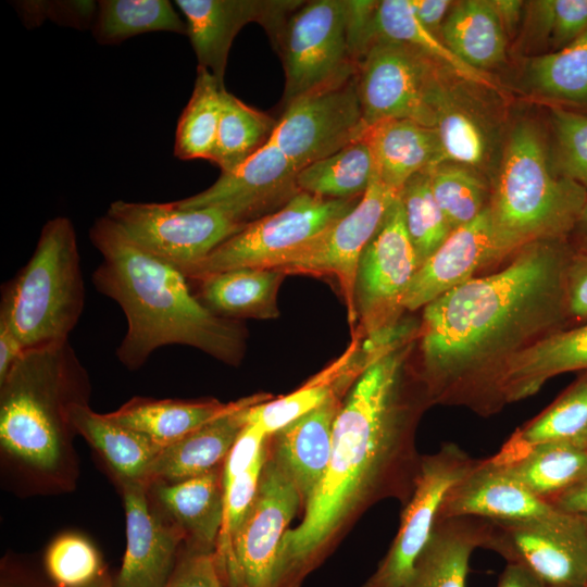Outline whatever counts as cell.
I'll return each instance as SVG.
<instances>
[{
  "label": "cell",
  "instance_id": "1",
  "mask_svg": "<svg viewBox=\"0 0 587 587\" xmlns=\"http://www.w3.org/2000/svg\"><path fill=\"white\" fill-rule=\"evenodd\" d=\"M569 240H539L496 272L477 276L423 308L419 379L427 403L499 411L496 380L515 354L567 328Z\"/></svg>",
  "mask_w": 587,
  "mask_h": 587
},
{
  "label": "cell",
  "instance_id": "2",
  "mask_svg": "<svg viewBox=\"0 0 587 587\" xmlns=\"http://www.w3.org/2000/svg\"><path fill=\"white\" fill-rule=\"evenodd\" d=\"M412 346L375 359L342 400L325 476L300 524L283 538L278 587H299L365 508L389 497L405 503L411 496L422 458L414 442L419 405L404 378Z\"/></svg>",
  "mask_w": 587,
  "mask_h": 587
},
{
  "label": "cell",
  "instance_id": "3",
  "mask_svg": "<svg viewBox=\"0 0 587 587\" xmlns=\"http://www.w3.org/2000/svg\"><path fill=\"white\" fill-rule=\"evenodd\" d=\"M89 237L102 255L93 285L121 307L127 321L116 349L125 367L140 369L168 345L190 346L228 364L240 362L243 327L205 308L174 264L139 247L107 215L93 223Z\"/></svg>",
  "mask_w": 587,
  "mask_h": 587
},
{
  "label": "cell",
  "instance_id": "4",
  "mask_svg": "<svg viewBox=\"0 0 587 587\" xmlns=\"http://www.w3.org/2000/svg\"><path fill=\"white\" fill-rule=\"evenodd\" d=\"M90 382L68 341L26 350L0 383V445L40 477L66 480L75 433L68 410L88 403Z\"/></svg>",
  "mask_w": 587,
  "mask_h": 587
},
{
  "label": "cell",
  "instance_id": "5",
  "mask_svg": "<svg viewBox=\"0 0 587 587\" xmlns=\"http://www.w3.org/2000/svg\"><path fill=\"white\" fill-rule=\"evenodd\" d=\"M586 200L587 191L557 170L542 133L519 123L488 203L507 255L539 240H569Z\"/></svg>",
  "mask_w": 587,
  "mask_h": 587
},
{
  "label": "cell",
  "instance_id": "6",
  "mask_svg": "<svg viewBox=\"0 0 587 587\" xmlns=\"http://www.w3.org/2000/svg\"><path fill=\"white\" fill-rule=\"evenodd\" d=\"M85 305L76 232L65 216L49 220L35 251L1 289L0 323L25 350L68 341Z\"/></svg>",
  "mask_w": 587,
  "mask_h": 587
},
{
  "label": "cell",
  "instance_id": "7",
  "mask_svg": "<svg viewBox=\"0 0 587 587\" xmlns=\"http://www.w3.org/2000/svg\"><path fill=\"white\" fill-rule=\"evenodd\" d=\"M360 199H325L300 191L180 272L188 280H199L236 268L280 271L317 241Z\"/></svg>",
  "mask_w": 587,
  "mask_h": 587
},
{
  "label": "cell",
  "instance_id": "8",
  "mask_svg": "<svg viewBox=\"0 0 587 587\" xmlns=\"http://www.w3.org/2000/svg\"><path fill=\"white\" fill-rule=\"evenodd\" d=\"M436 61L399 42L375 40L361 58L357 88L363 120H411L435 127L450 98Z\"/></svg>",
  "mask_w": 587,
  "mask_h": 587
},
{
  "label": "cell",
  "instance_id": "9",
  "mask_svg": "<svg viewBox=\"0 0 587 587\" xmlns=\"http://www.w3.org/2000/svg\"><path fill=\"white\" fill-rule=\"evenodd\" d=\"M274 49L285 72L283 109L354 77L358 63L349 48L346 0L304 1L287 20Z\"/></svg>",
  "mask_w": 587,
  "mask_h": 587
},
{
  "label": "cell",
  "instance_id": "10",
  "mask_svg": "<svg viewBox=\"0 0 587 587\" xmlns=\"http://www.w3.org/2000/svg\"><path fill=\"white\" fill-rule=\"evenodd\" d=\"M300 505L297 488L267 455L247 516L226 552L214 558L225 587H278L280 546Z\"/></svg>",
  "mask_w": 587,
  "mask_h": 587
},
{
  "label": "cell",
  "instance_id": "11",
  "mask_svg": "<svg viewBox=\"0 0 587 587\" xmlns=\"http://www.w3.org/2000/svg\"><path fill=\"white\" fill-rule=\"evenodd\" d=\"M105 215L135 243L179 271L200 262L248 225L218 208L180 209L173 202L117 200Z\"/></svg>",
  "mask_w": 587,
  "mask_h": 587
},
{
  "label": "cell",
  "instance_id": "12",
  "mask_svg": "<svg viewBox=\"0 0 587 587\" xmlns=\"http://www.w3.org/2000/svg\"><path fill=\"white\" fill-rule=\"evenodd\" d=\"M417 267L399 192L358 265L354 307L363 337H372L400 322L405 311L403 300Z\"/></svg>",
  "mask_w": 587,
  "mask_h": 587
},
{
  "label": "cell",
  "instance_id": "13",
  "mask_svg": "<svg viewBox=\"0 0 587 587\" xmlns=\"http://www.w3.org/2000/svg\"><path fill=\"white\" fill-rule=\"evenodd\" d=\"M489 549L528 570L545 587L587 586V523L557 509L538 519L492 522Z\"/></svg>",
  "mask_w": 587,
  "mask_h": 587
},
{
  "label": "cell",
  "instance_id": "14",
  "mask_svg": "<svg viewBox=\"0 0 587 587\" xmlns=\"http://www.w3.org/2000/svg\"><path fill=\"white\" fill-rule=\"evenodd\" d=\"M476 460L453 442L421 458L397 535L362 587H401L407 582L432 536L446 496Z\"/></svg>",
  "mask_w": 587,
  "mask_h": 587
},
{
  "label": "cell",
  "instance_id": "15",
  "mask_svg": "<svg viewBox=\"0 0 587 587\" xmlns=\"http://www.w3.org/2000/svg\"><path fill=\"white\" fill-rule=\"evenodd\" d=\"M366 130L355 75L284 108L268 141L301 171L360 139Z\"/></svg>",
  "mask_w": 587,
  "mask_h": 587
},
{
  "label": "cell",
  "instance_id": "16",
  "mask_svg": "<svg viewBox=\"0 0 587 587\" xmlns=\"http://www.w3.org/2000/svg\"><path fill=\"white\" fill-rule=\"evenodd\" d=\"M398 195L399 191L374 176L354 208L280 271L333 276L345 298L349 323L354 326L358 321L354 286L359 261Z\"/></svg>",
  "mask_w": 587,
  "mask_h": 587
},
{
  "label": "cell",
  "instance_id": "17",
  "mask_svg": "<svg viewBox=\"0 0 587 587\" xmlns=\"http://www.w3.org/2000/svg\"><path fill=\"white\" fill-rule=\"evenodd\" d=\"M299 168L271 141L208 189L174 201L180 209L218 208L242 224L276 211L299 191Z\"/></svg>",
  "mask_w": 587,
  "mask_h": 587
},
{
  "label": "cell",
  "instance_id": "18",
  "mask_svg": "<svg viewBox=\"0 0 587 587\" xmlns=\"http://www.w3.org/2000/svg\"><path fill=\"white\" fill-rule=\"evenodd\" d=\"M186 18L187 33L198 60L224 85L232 43L249 23L260 24L275 47L300 0H176Z\"/></svg>",
  "mask_w": 587,
  "mask_h": 587
},
{
  "label": "cell",
  "instance_id": "19",
  "mask_svg": "<svg viewBox=\"0 0 587 587\" xmlns=\"http://www.w3.org/2000/svg\"><path fill=\"white\" fill-rule=\"evenodd\" d=\"M126 516V550L114 587H164L184 546L183 534L152 505L148 484L117 479Z\"/></svg>",
  "mask_w": 587,
  "mask_h": 587
},
{
  "label": "cell",
  "instance_id": "20",
  "mask_svg": "<svg viewBox=\"0 0 587 587\" xmlns=\"http://www.w3.org/2000/svg\"><path fill=\"white\" fill-rule=\"evenodd\" d=\"M507 257L487 205L475 220L453 229L416 270L403 300L404 310L424 308Z\"/></svg>",
  "mask_w": 587,
  "mask_h": 587
},
{
  "label": "cell",
  "instance_id": "21",
  "mask_svg": "<svg viewBox=\"0 0 587 587\" xmlns=\"http://www.w3.org/2000/svg\"><path fill=\"white\" fill-rule=\"evenodd\" d=\"M519 482L497 457L476 460L448 492L438 519L474 516L491 522H519L554 512Z\"/></svg>",
  "mask_w": 587,
  "mask_h": 587
},
{
  "label": "cell",
  "instance_id": "22",
  "mask_svg": "<svg viewBox=\"0 0 587 587\" xmlns=\"http://www.w3.org/2000/svg\"><path fill=\"white\" fill-rule=\"evenodd\" d=\"M342 396L330 397L270 436L268 458L292 482L303 507L313 497L327 471L334 423Z\"/></svg>",
  "mask_w": 587,
  "mask_h": 587
},
{
  "label": "cell",
  "instance_id": "23",
  "mask_svg": "<svg viewBox=\"0 0 587 587\" xmlns=\"http://www.w3.org/2000/svg\"><path fill=\"white\" fill-rule=\"evenodd\" d=\"M222 469L177 483L148 484L152 505L184 537V548L214 553L223 521Z\"/></svg>",
  "mask_w": 587,
  "mask_h": 587
},
{
  "label": "cell",
  "instance_id": "24",
  "mask_svg": "<svg viewBox=\"0 0 587 587\" xmlns=\"http://www.w3.org/2000/svg\"><path fill=\"white\" fill-rule=\"evenodd\" d=\"M587 371V323L552 333L515 354L500 372L495 396L499 409L528 398L551 377Z\"/></svg>",
  "mask_w": 587,
  "mask_h": 587
},
{
  "label": "cell",
  "instance_id": "25",
  "mask_svg": "<svg viewBox=\"0 0 587 587\" xmlns=\"http://www.w3.org/2000/svg\"><path fill=\"white\" fill-rule=\"evenodd\" d=\"M268 399L262 394L250 396L238 409L163 448L150 466L146 483H177L221 467L247 424V409Z\"/></svg>",
  "mask_w": 587,
  "mask_h": 587
},
{
  "label": "cell",
  "instance_id": "26",
  "mask_svg": "<svg viewBox=\"0 0 587 587\" xmlns=\"http://www.w3.org/2000/svg\"><path fill=\"white\" fill-rule=\"evenodd\" d=\"M491 521L460 516L437 519L432 536L401 587H465L470 559L489 549Z\"/></svg>",
  "mask_w": 587,
  "mask_h": 587
},
{
  "label": "cell",
  "instance_id": "27",
  "mask_svg": "<svg viewBox=\"0 0 587 587\" xmlns=\"http://www.w3.org/2000/svg\"><path fill=\"white\" fill-rule=\"evenodd\" d=\"M365 138L374 176L399 192L411 177L442 163L435 127L411 120H385L370 126Z\"/></svg>",
  "mask_w": 587,
  "mask_h": 587
},
{
  "label": "cell",
  "instance_id": "28",
  "mask_svg": "<svg viewBox=\"0 0 587 587\" xmlns=\"http://www.w3.org/2000/svg\"><path fill=\"white\" fill-rule=\"evenodd\" d=\"M361 336L354 338L341 357L297 390L248 408L247 423L272 436L330 397L344 395L373 360L360 346Z\"/></svg>",
  "mask_w": 587,
  "mask_h": 587
},
{
  "label": "cell",
  "instance_id": "29",
  "mask_svg": "<svg viewBox=\"0 0 587 587\" xmlns=\"http://www.w3.org/2000/svg\"><path fill=\"white\" fill-rule=\"evenodd\" d=\"M248 400L249 397L223 403L216 399L134 397L117 410L107 413V416L147 436L163 449L202 425L238 409Z\"/></svg>",
  "mask_w": 587,
  "mask_h": 587
},
{
  "label": "cell",
  "instance_id": "30",
  "mask_svg": "<svg viewBox=\"0 0 587 587\" xmlns=\"http://www.w3.org/2000/svg\"><path fill=\"white\" fill-rule=\"evenodd\" d=\"M285 276L273 268H236L192 282L199 284L198 300L221 317L275 319L277 292Z\"/></svg>",
  "mask_w": 587,
  "mask_h": 587
},
{
  "label": "cell",
  "instance_id": "31",
  "mask_svg": "<svg viewBox=\"0 0 587 587\" xmlns=\"http://www.w3.org/2000/svg\"><path fill=\"white\" fill-rule=\"evenodd\" d=\"M496 455L529 491L549 503L587 478V448L567 442L519 449L503 445Z\"/></svg>",
  "mask_w": 587,
  "mask_h": 587
},
{
  "label": "cell",
  "instance_id": "32",
  "mask_svg": "<svg viewBox=\"0 0 587 587\" xmlns=\"http://www.w3.org/2000/svg\"><path fill=\"white\" fill-rule=\"evenodd\" d=\"M68 419L75 433L98 451L117 479L146 482L161 447L147 436L115 423L107 414L95 412L88 403L73 404Z\"/></svg>",
  "mask_w": 587,
  "mask_h": 587
},
{
  "label": "cell",
  "instance_id": "33",
  "mask_svg": "<svg viewBox=\"0 0 587 587\" xmlns=\"http://www.w3.org/2000/svg\"><path fill=\"white\" fill-rule=\"evenodd\" d=\"M440 38L462 61L484 72L505 58L507 33L491 0H464L453 4Z\"/></svg>",
  "mask_w": 587,
  "mask_h": 587
},
{
  "label": "cell",
  "instance_id": "34",
  "mask_svg": "<svg viewBox=\"0 0 587 587\" xmlns=\"http://www.w3.org/2000/svg\"><path fill=\"white\" fill-rule=\"evenodd\" d=\"M523 82L555 107L587 114V32L567 47L529 58Z\"/></svg>",
  "mask_w": 587,
  "mask_h": 587
},
{
  "label": "cell",
  "instance_id": "35",
  "mask_svg": "<svg viewBox=\"0 0 587 587\" xmlns=\"http://www.w3.org/2000/svg\"><path fill=\"white\" fill-rule=\"evenodd\" d=\"M387 40L410 46L471 83L494 87L485 72L473 68L416 17L411 0L378 1L373 20V42ZM372 42V43H373Z\"/></svg>",
  "mask_w": 587,
  "mask_h": 587
},
{
  "label": "cell",
  "instance_id": "36",
  "mask_svg": "<svg viewBox=\"0 0 587 587\" xmlns=\"http://www.w3.org/2000/svg\"><path fill=\"white\" fill-rule=\"evenodd\" d=\"M374 177V161L365 134L339 151L302 168L299 191L325 199L362 197Z\"/></svg>",
  "mask_w": 587,
  "mask_h": 587
},
{
  "label": "cell",
  "instance_id": "37",
  "mask_svg": "<svg viewBox=\"0 0 587 587\" xmlns=\"http://www.w3.org/2000/svg\"><path fill=\"white\" fill-rule=\"evenodd\" d=\"M225 86L205 67H197L192 95L176 128L174 154L180 160L211 161L223 110Z\"/></svg>",
  "mask_w": 587,
  "mask_h": 587
},
{
  "label": "cell",
  "instance_id": "38",
  "mask_svg": "<svg viewBox=\"0 0 587 587\" xmlns=\"http://www.w3.org/2000/svg\"><path fill=\"white\" fill-rule=\"evenodd\" d=\"M152 32L186 34L187 26L167 0L98 1L92 34L99 43H118Z\"/></svg>",
  "mask_w": 587,
  "mask_h": 587
},
{
  "label": "cell",
  "instance_id": "39",
  "mask_svg": "<svg viewBox=\"0 0 587 587\" xmlns=\"http://www.w3.org/2000/svg\"><path fill=\"white\" fill-rule=\"evenodd\" d=\"M276 121L228 92L223 91V110L211 161L227 173L255 153L270 139Z\"/></svg>",
  "mask_w": 587,
  "mask_h": 587
},
{
  "label": "cell",
  "instance_id": "40",
  "mask_svg": "<svg viewBox=\"0 0 587 587\" xmlns=\"http://www.w3.org/2000/svg\"><path fill=\"white\" fill-rule=\"evenodd\" d=\"M547 441L587 448V372L504 446L519 449Z\"/></svg>",
  "mask_w": 587,
  "mask_h": 587
},
{
  "label": "cell",
  "instance_id": "41",
  "mask_svg": "<svg viewBox=\"0 0 587 587\" xmlns=\"http://www.w3.org/2000/svg\"><path fill=\"white\" fill-rule=\"evenodd\" d=\"M427 171L433 195L452 230L475 220L488 205V186L475 168L442 162Z\"/></svg>",
  "mask_w": 587,
  "mask_h": 587
},
{
  "label": "cell",
  "instance_id": "42",
  "mask_svg": "<svg viewBox=\"0 0 587 587\" xmlns=\"http://www.w3.org/2000/svg\"><path fill=\"white\" fill-rule=\"evenodd\" d=\"M400 198L420 267L445 242L452 229L433 195L428 171L411 177L400 190Z\"/></svg>",
  "mask_w": 587,
  "mask_h": 587
},
{
  "label": "cell",
  "instance_id": "43",
  "mask_svg": "<svg viewBox=\"0 0 587 587\" xmlns=\"http://www.w3.org/2000/svg\"><path fill=\"white\" fill-rule=\"evenodd\" d=\"M104 572L98 550L76 534L57 538L45 555V573L57 587H88Z\"/></svg>",
  "mask_w": 587,
  "mask_h": 587
},
{
  "label": "cell",
  "instance_id": "44",
  "mask_svg": "<svg viewBox=\"0 0 587 587\" xmlns=\"http://www.w3.org/2000/svg\"><path fill=\"white\" fill-rule=\"evenodd\" d=\"M442 162L479 166L487 154V140L475 117L458 108L450 98L441 107L435 126Z\"/></svg>",
  "mask_w": 587,
  "mask_h": 587
},
{
  "label": "cell",
  "instance_id": "45",
  "mask_svg": "<svg viewBox=\"0 0 587 587\" xmlns=\"http://www.w3.org/2000/svg\"><path fill=\"white\" fill-rule=\"evenodd\" d=\"M549 122L557 170L587 191V114L552 105Z\"/></svg>",
  "mask_w": 587,
  "mask_h": 587
},
{
  "label": "cell",
  "instance_id": "46",
  "mask_svg": "<svg viewBox=\"0 0 587 587\" xmlns=\"http://www.w3.org/2000/svg\"><path fill=\"white\" fill-rule=\"evenodd\" d=\"M530 22L549 52L561 50L587 32V0L532 1Z\"/></svg>",
  "mask_w": 587,
  "mask_h": 587
},
{
  "label": "cell",
  "instance_id": "47",
  "mask_svg": "<svg viewBox=\"0 0 587 587\" xmlns=\"http://www.w3.org/2000/svg\"><path fill=\"white\" fill-rule=\"evenodd\" d=\"M267 455L268 444L255 462L224 490L223 521L213 553L215 559L226 552L234 535L247 516L255 499Z\"/></svg>",
  "mask_w": 587,
  "mask_h": 587
},
{
  "label": "cell",
  "instance_id": "48",
  "mask_svg": "<svg viewBox=\"0 0 587 587\" xmlns=\"http://www.w3.org/2000/svg\"><path fill=\"white\" fill-rule=\"evenodd\" d=\"M20 12L30 24L50 17L55 23L86 28L93 25L98 2L93 1H28L20 4Z\"/></svg>",
  "mask_w": 587,
  "mask_h": 587
},
{
  "label": "cell",
  "instance_id": "49",
  "mask_svg": "<svg viewBox=\"0 0 587 587\" xmlns=\"http://www.w3.org/2000/svg\"><path fill=\"white\" fill-rule=\"evenodd\" d=\"M268 439L270 436L260 427L248 423L245 425L223 463L224 490L255 462L266 448Z\"/></svg>",
  "mask_w": 587,
  "mask_h": 587
},
{
  "label": "cell",
  "instance_id": "50",
  "mask_svg": "<svg viewBox=\"0 0 587 587\" xmlns=\"http://www.w3.org/2000/svg\"><path fill=\"white\" fill-rule=\"evenodd\" d=\"M164 587H225L213 553L182 548L176 566Z\"/></svg>",
  "mask_w": 587,
  "mask_h": 587
},
{
  "label": "cell",
  "instance_id": "51",
  "mask_svg": "<svg viewBox=\"0 0 587 587\" xmlns=\"http://www.w3.org/2000/svg\"><path fill=\"white\" fill-rule=\"evenodd\" d=\"M565 296L570 325L587 323V253L573 251L565 273Z\"/></svg>",
  "mask_w": 587,
  "mask_h": 587
},
{
  "label": "cell",
  "instance_id": "52",
  "mask_svg": "<svg viewBox=\"0 0 587 587\" xmlns=\"http://www.w3.org/2000/svg\"><path fill=\"white\" fill-rule=\"evenodd\" d=\"M0 587H57L49 577L28 566L7 561L1 570Z\"/></svg>",
  "mask_w": 587,
  "mask_h": 587
},
{
  "label": "cell",
  "instance_id": "53",
  "mask_svg": "<svg viewBox=\"0 0 587 587\" xmlns=\"http://www.w3.org/2000/svg\"><path fill=\"white\" fill-rule=\"evenodd\" d=\"M411 3L420 22L440 37L442 24L453 2L449 0H411Z\"/></svg>",
  "mask_w": 587,
  "mask_h": 587
},
{
  "label": "cell",
  "instance_id": "54",
  "mask_svg": "<svg viewBox=\"0 0 587 587\" xmlns=\"http://www.w3.org/2000/svg\"><path fill=\"white\" fill-rule=\"evenodd\" d=\"M25 351L13 332L0 323V383L4 380Z\"/></svg>",
  "mask_w": 587,
  "mask_h": 587
},
{
  "label": "cell",
  "instance_id": "55",
  "mask_svg": "<svg viewBox=\"0 0 587 587\" xmlns=\"http://www.w3.org/2000/svg\"><path fill=\"white\" fill-rule=\"evenodd\" d=\"M550 504L564 512L586 515L587 478L553 499Z\"/></svg>",
  "mask_w": 587,
  "mask_h": 587
},
{
  "label": "cell",
  "instance_id": "56",
  "mask_svg": "<svg viewBox=\"0 0 587 587\" xmlns=\"http://www.w3.org/2000/svg\"><path fill=\"white\" fill-rule=\"evenodd\" d=\"M498 587H545L528 570L515 563H508Z\"/></svg>",
  "mask_w": 587,
  "mask_h": 587
},
{
  "label": "cell",
  "instance_id": "57",
  "mask_svg": "<svg viewBox=\"0 0 587 587\" xmlns=\"http://www.w3.org/2000/svg\"><path fill=\"white\" fill-rule=\"evenodd\" d=\"M491 3L505 33H512L521 20L524 2L520 0H491Z\"/></svg>",
  "mask_w": 587,
  "mask_h": 587
},
{
  "label": "cell",
  "instance_id": "58",
  "mask_svg": "<svg viewBox=\"0 0 587 587\" xmlns=\"http://www.w3.org/2000/svg\"><path fill=\"white\" fill-rule=\"evenodd\" d=\"M569 242L574 252L587 253V200L579 218L570 235Z\"/></svg>",
  "mask_w": 587,
  "mask_h": 587
},
{
  "label": "cell",
  "instance_id": "59",
  "mask_svg": "<svg viewBox=\"0 0 587 587\" xmlns=\"http://www.w3.org/2000/svg\"><path fill=\"white\" fill-rule=\"evenodd\" d=\"M88 587H114L113 577L105 571L98 579Z\"/></svg>",
  "mask_w": 587,
  "mask_h": 587
},
{
  "label": "cell",
  "instance_id": "60",
  "mask_svg": "<svg viewBox=\"0 0 587 587\" xmlns=\"http://www.w3.org/2000/svg\"><path fill=\"white\" fill-rule=\"evenodd\" d=\"M583 517L585 519L586 523H587V514L586 515H583Z\"/></svg>",
  "mask_w": 587,
  "mask_h": 587
},
{
  "label": "cell",
  "instance_id": "61",
  "mask_svg": "<svg viewBox=\"0 0 587 587\" xmlns=\"http://www.w3.org/2000/svg\"><path fill=\"white\" fill-rule=\"evenodd\" d=\"M587 587V586H586Z\"/></svg>",
  "mask_w": 587,
  "mask_h": 587
}]
</instances>
